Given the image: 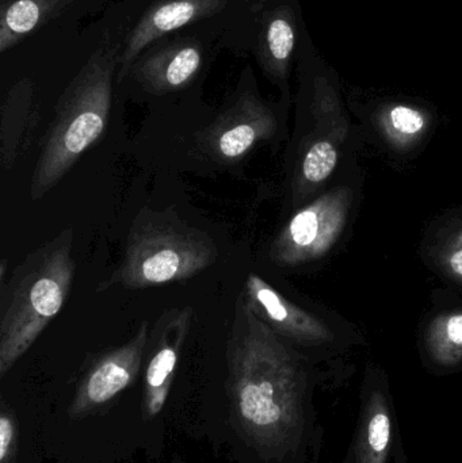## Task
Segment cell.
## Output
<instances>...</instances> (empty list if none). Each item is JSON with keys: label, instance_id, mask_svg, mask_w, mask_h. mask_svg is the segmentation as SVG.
<instances>
[{"label": "cell", "instance_id": "11", "mask_svg": "<svg viewBox=\"0 0 462 463\" xmlns=\"http://www.w3.org/2000/svg\"><path fill=\"white\" fill-rule=\"evenodd\" d=\"M241 294L251 312L276 334L304 345H320L333 339L322 320L292 304L259 275H249Z\"/></svg>", "mask_w": 462, "mask_h": 463}, {"label": "cell", "instance_id": "13", "mask_svg": "<svg viewBox=\"0 0 462 463\" xmlns=\"http://www.w3.org/2000/svg\"><path fill=\"white\" fill-rule=\"evenodd\" d=\"M38 111L34 103V89L27 79L19 81L8 92L2 108L0 156L5 170H11L24 152L27 136L37 127Z\"/></svg>", "mask_w": 462, "mask_h": 463}, {"label": "cell", "instance_id": "9", "mask_svg": "<svg viewBox=\"0 0 462 463\" xmlns=\"http://www.w3.org/2000/svg\"><path fill=\"white\" fill-rule=\"evenodd\" d=\"M300 0H269L255 13L251 51L270 83L289 98V81L306 32Z\"/></svg>", "mask_w": 462, "mask_h": 463}, {"label": "cell", "instance_id": "14", "mask_svg": "<svg viewBox=\"0 0 462 463\" xmlns=\"http://www.w3.org/2000/svg\"><path fill=\"white\" fill-rule=\"evenodd\" d=\"M79 0H2L0 52L5 53L24 38L54 21Z\"/></svg>", "mask_w": 462, "mask_h": 463}, {"label": "cell", "instance_id": "20", "mask_svg": "<svg viewBox=\"0 0 462 463\" xmlns=\"http://www.w3.org/2000/svg\"><path fill=\"white\" fill-rule=\"evenodd\" d=\"M442 261L449 272L462 282V228L448 240L442 250Z\"/></svg>", "mask_w": 462, "mask_h": 463}, {"label": "cell", "instance_id": "6", "mask_svg": "<svg viewBox=\"0 0 462 463\" xmlns=\"http://www.w3.org/2000/svg\"><path fill=\"white\" fill-rule=\"evenodd\" d=\"M255 24V13L243 0H149L124 29L117 86L146 46L165 35L201 24Z\"/></svg>", "mask_w": 462, "mask_h": 463}, {"label": "cell", "instance_id": "4", "mask_svg": "<svg viewBox=\"0 0 462 463\" xmlns=\"http://www.w3.org/2000/svg\"><path fill=\"white\" fill-rule=\"evenodd\" d=\"M255 24H201L165 35L144 49L118 87L146 97L181 94L206 75L222 51L250 53Z\"/></svg>", "mask_w": 462, "mask_h": 463}, {"label": "cell", "instance_id": "3", "mask_svg": "<svg viewBox=\"0 0 462 463\" xmlns=\"http://www.w3.org/2000/svg\"><path fill=\"white\" fill-rule=\"evenodd\" d=\"M72 232H62L27 256L2 293L0 318V375L32 347L56 317L72 286L76 264Z\"/></svg>", "mask_w": 462, "mask_h": 463}, {"label": "cell", "instance_id": "12", "mask_svg": "<svg viewBox=\"0 0 462 463\" xmlns=\"http://www.w3.org/2000/svg\"><path fill=\"white\" fill-rule=\"evenodd\" d=\"M192 317V307L171 309L155 326L154 345L146 364L144 389V405L149 416L157 415L165 407Z\"/></svg>", "mask_w": 462, "mask_h": 463}, {"label": "cell", "instance_id": "21", "mask_svg": "<svg viewBox=\"0 0 462 463\" xmlns=\"http://www.w3.org/2000/svg\"><path fill=\"white\" fill-rule=\"evenodd\" d=\"M243 2L246 3V5H249L254 13H257V11L259 10L265 3H268L269 0H243Z\"/></svg>", "mask_w": 462, "mask_h": 463}, {"label": "cell", "instance_id": "7", "mask_svg": "<svg viewBox=\"0 0 462 463\" xmlns=\"http://www.w3.org/2000/svg\"><path fill=\"white\" fill-rule=\"evenodd\" d=\"M277 127L276 111L260 97L254 71L246 65L235 94L208 128L203 140L212 156L220 162H236L260 141L270 138Z\"/></svg>", "mask_w": 462, "mask_h": 463}, {"label": "cell", "instance_id": "19", "mask_svg": "<svg viewBox=\"0 0 462 463\" xmlns=\"http://www.w3.org/2000/svg\"><path fill=\"white\" fill-rule=\"evenodd\" d=\"M16 426L10 411L3 407L0 416V463L15 462Z\"/></svg>", "mask_w": 462, "mask_h": 463}, {"label": "cell", "instance_id": "5", "mask_svg": "<svg viewBox=\"0 0 462 463\" xmlns=\"http://www.w3.org/2000/svg\"><path fill=\"white\" fill-rule=\"evenodd\" d=\"M213 241L179 222H148L133 230L125 256L103 288H146L187 279L214 263Z\"/></svg>", "mask_w": 462, "mask_h": 463}, {"label": "cell", "instance_id": "2", "mask_svg": "<svg viewBox=\"0 0 462 463\" xmlns=\"http://www.w3.org/2000/svg\"><path fill=\"white\" fill-rule=\"evenodd\" d=\"M121 43V35L108 33L60 97L33 174V201L48 194L105 132L117 86Z\"/></svg>", "mask_w": 462, "mask_h": 463}, {"label": "cell", "instance_id": "10", "mask_svg": "<svg viewBox=\"0 0 462 463\" xmlns=\"http://www.w3.org/2000/svg\"><path fill=\"white\" fill-rule=\"evenodd\" d=\"M148 334L146 323L141 324L129 342L108 351L92 364L73 400L71 407L73 415H87L108 404L135 381L143 364Z\"/></svg>", "mask_w": 462, "mask_h": 463}, {"label": "cell", "instance_id": "16", "mask_svg": "<svg viewBox=\"0 0 462 463\" xmlns=\"http://www.w3.org/2000/svg\"><path fill=\"white\" fill-rule=\"evenodd\" d=\"M429 354L437 364L453 366L462 361V312L439 316L428 329Z\"/></svg>", "mask_w": 462, "mask_h": 463}, {"label": "cell", "instance_id": "15", "mask_svg": "<svg viewBox=\"0 0 462 463\" xmlns=\"http://www.w3.org/2000/svg\"><path fill=\"white\" fill-rule=\"evenodd\" d=\"M376 121L388 140L398 146H407L428 132L430 114L420 106L392 100L377 109Z\"/></svg>", "mask_w": 462, "mask_h": 463}, {"label": "cell", "instance_id": "17", "mask_svg": "<svg viewBox=\"0 0 462 463\" xmlns=\"http://www.w3.org/2000/svg\"><path fill=\"white\" fill-rule=\"evenodd\" d=\"M338 163V151L331 141L319 138L311 144L301 162V181L317 186L330 178Z\"/></svg>", "mask_w": 462, "mask_h": 463}, {"label": "cell", "instance_id": "8", "mask_svg": "<svg viewBox=\"0 0 462 463\" xmlns=\"http://www.w3.org/2000/svg\"><path fill=\"white\" fill-rule=\"evenodd\" d=\"M352 193L338 187L295 214L274 240L271 258L279 266H298L325 256L347 224Z\"/></svg>", "mask_w": 462, "mask_h": 463}, {"label": "cell", "instance_id": "1", "mask_svg": "<svg viewBox=\"0 0 462 463\" xmlns=\"http://www.w3.org/2000/svg\"><path fill=\"white\" fill-rule=\"evenodd\" d=\"M233 418L260 454L293 450L304 429L306 375L278 334L238 297L228 347Z\"/></svg>", "mask_w": 462, "mask_h": 463}, {"label": "cell", "instance_id": "18", "mask_svg": "<svg viewBox=\"0 0 462 463\" xmlns=\"http://www.w3.org/2000/svg\"><path fill=\"white\" fill-rule=\"evenodd\" d=\"M365 430L366 434L363 438L365 440L363 463L384 462L391 439V420L384 402H380L379 408L371 411Z\"/></svg>", "mask_w": 462, "mask_h": 463}]
</instances>
